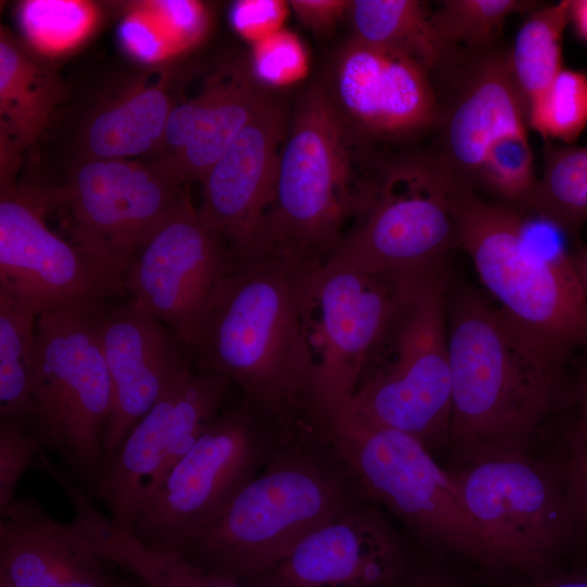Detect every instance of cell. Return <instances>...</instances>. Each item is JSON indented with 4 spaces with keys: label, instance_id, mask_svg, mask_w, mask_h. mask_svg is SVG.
Instances as JSON below:
<instances>
[{
    "label": "cell",
    "instance_id": "ab89813d",
    "mask_svg": "<svg viewBox=\"0 0 587 587\" xmlns=\"http://www.w3.org/2000/svg\"><path fill=\"white\" fill-rule=\"evenodd\" d=\"M289 5L302 25L323 35L348 15L351 0H292Z\"/></svg>",
    "mask_w": 587,
    "mask_h": 587
},
{
    "label": "cell",
    "instance_id": "4dcf8cb0",
    "mask_svg": "<svg viewBox=\"0 0 587 587\" xmlns=\"http://www.w3.org/2000/svg\"><path fill=\"white\" fill-rule=\"evenodd\" d=\"M533 152L526 130L501 137L490 149L480 171L475 192L524 213L536 184Z\"/></svg>",
    "mask_w": 587,
    "mask_h": 587
},
{
    "label": "cell",
    "instance_id": "b9f144b4",
    "mask_svg": "<svg viewBox=\"0 0 587 587\" xmlns=\"http://www.w3.org/2000/svg\"><path fill=\"white\" fill-rule=\"evenodd\" d=\"M409 587H464L436 562L425 559Z\"/></svg>",
    "mask_w": 587,
    "mask_h": 587
},
{
    "label": "cell",
    "instance_id": "6da1fadb",
    "mask_svg": "<svg viewBox=\"0 0 587 587\" xmlns=\"http://www.w3.org/2000/svg\"><path fill=\"white\" fill-rule=\"evenodd\" d=\"M314 273L272 255L238 266L188 352L195 369L227 378L291 436L333 438L337 421L307 329Z\"/></svg>",
    "mask_w": 587,
    "mask_h": 587
},
{
    "label": "cell",
    "instance_id": "74e56055",
    "mask_svg": "<svg viewBox=\"0 0 587 587\" xmlns=\"http://www.w3.org/2000/svg\"><path fill=\"white\" fill-rule=\"evenodd\" d=\"M120 37L134 57L147 62L177 50L161 24L143 5L122 23Z\"/></svg>",
    "mask_w": 587,
    "mask_h": 587
},
{
    "label": "cell",
    "instance_id": "9a60e30c",
    "mask_svg": "<svg viewBox=\"0 0 587 587\" xmlns=\"http://www.w3.org/2000/svg\"><path fill=\"white\" fill-rule=\"evenodd\" d=\"M238 265L189 196L147 240L123 277L128 299L159 319L184 341L193 333Z\"/></svg>",
    "mask_w": 587,
    "mask_h": 587
},
{
    "label": "cell",
    "instance_id": "f6af8a7d",
    "mask_svg": "<svg viewBox=\"0 0 587 587\" xmlns=\"http://www.w3.org/2000/svg\"><path fill=\"white\" fill-rule=\"evenodd\" d=\"M573 259L587 296V245L573 250Z\"/></svg>",
    "mask_w": 587,
    "mask_h": 587
},
{
    "label": "cell",
    "instance_id": "836d02e7",
    "mask_svg": "<svg viewBox=\"0 0 587 587\" xmlns=\"http://www.w3.org/2000/svg\"><path fill=\"white\" fill-rule=\"evenodd\" d=\"M91 21V7L78 1L36 0L21 8L27 36L35 46L47 50L73 45L90 28Z\"/></svg>",
    "mask_w": 587,
    "mask_h": 587
},
{
    "label": "cell",
    "instance_id": "8d00e7d4",
    "mask_svg": "<svg viewBox=\"0 0 587 587\" xmlns=\"http://www.w3.org/2000/svg\"><path fill=\"white\" fill-rule=\"evenodd\" d=\"M143 7L161 24L176 49L196 45L208 29V11L204 4L199 2L162 0L146 3Z\"/></svg>",
    "mask_w": 587,
    "mask_h": 587
},
{
    "label": "cell",
    "instance_id": "5b68a950",
    "mask_svg": "<svg viewBox=\"0 0 587 587\" xmlns=\"http://www.w3.org/2000/svg\"><path fill=\"white\" fill-rule=\"evenodd\" d=\"M447 268L403 280L379 339L390 361L367 372L338 427L388 428L417 439L433 455L448 446L451 374Z\"/></svg>",
    "mask_w": 587,
    "mask_h": 587
},
{
    "label": "cell",
    "instance_id": "3957f363",
    "mask_svg": "<svg viewBox=\"0 0 587 587\" xmlns=\"http://www.w3.org/2000/svg\"><path fill=\"white\" fill-rule=\"evenodd\" d=\"M369 499L334 438L292 440L216 517L170 553L247 586L310 533Z\"/></svg>",
    "mask_w": 587,
    "mask_h": 587
},
{
    "label": "cell",
    "instance_id": "7a4b0ae2",
    "mask_svg": "<svg viewBox=\"0 0 587 587\" xmlns=\"http://www.w3.org/2000/svg\"><path fill=\"white\" fill-rule=\"evenodd\" d=\"M458 245L527 355L562 375L587 346V296L553 224L448 185Z\"/></svg>",
    "mask_w": 587,
    "mask_h": 587
},
{
    "label": "cell",
    "instance_id": "d4e9b609",
    "mask_svg": "<svg viewBox=\"0 0 587 587\" xmlns=\"http://www.w3.org/2000/svg\"><path fill=\"white\" fill-rule=\"evenodd\" d=\"M172 86L171 74L164 73L101 105L84 126L80 159L154 157L175 101Z\"/></svg>",
    "mask_w": 587,
    "mask_h": 587
},
{
    "label": "cell",
    "instance_id": "ee69618b",
    "mask_svg": "<svg viewBox=\"0 0 587 587\" xmlns=\"http://www.w3.org/2000/svg\"><path fill=\"white\" fill-rule=\"evenodd\" d=\"M570 21L580 38L587 41V0L571 1Z\"/></svg>",
    "mask_w": 587,
    "mask_h": 587
},
{
    "label": "cell",
    "instance_id": "52a82bcc",
    "mask_svg": "<svg viewBox=\"0 0 587 587\" xmlns=\"http://www.w3.org/2000/svg\"><path fill=\"white\" fill-rule=\"evenodd\" d=\"M103 304L40 314L30 375L28 430L91 491L107 459L113 403L101 339Z\"/></svg>",
    "mask_w": 587,
    "mask_h": 587
},
{
    "label": "cell",
    "instance_id": "2e32d148",
    "mask_svg": "<svg viewBox=\"0 0 587 587\" xmlns=\"http://www.w3.org/2000/svg\"><path fill=\"white\" fill-rule=\"evenodd\" d=\"M428 74L403 54L350 36L330 57L321 84L349 143L401 141L438 123Z\"/></svg>",
    "mask_w": 587,
    "mask_h": 587
},
{
    "label": "cell",
    "instance_id": "ac0fdd59",
    "mask_svg": "<svg viewBox=\"0 0 587 587\" xmlns=\"http://www.w3.org/2000/svg\"><path fill=\"white\" fill-rule=\"evenodd\" d=\"M288 126L285 109L274 98L201 182L199 213L225 240L238 266L262 258L263 225Z\"/></svg>",
    "mask_w": 587,
    "mask_h": 587
},
{
    "label": "cell",
    "instance_id": "d6986e66",
    "mask_svg": "<svg viewBox=\"0 0 587 587\" xmlns=\"http://www.w3.org/2000/svg\"><path fill=\"white\" fill-rule=\"evenodd\" d=\"M101 339L113 392L108 457L192 364L176 333L128 298L103 304Z\"/></svg>",
    "mask_w": 587,
    "mask_h": 587
},
{
    "label": "cell",
    "instance_id": "1f68e13d",
    "mask_svg": "<svg viewBox=\"0 0 587 587\" xmlns=\"http://www.w3.org/2000/svg\"><path fill=\"white\" fill-rule=\"evenodd\" d=\"M527 123L545 138L576 140L587 125V76L563 68L528 105Z\"/></svg>",
    "mask_w": 587,
    "mask_h": 587
},
{
    "label": "cell",
    "instance_id": "7bdbcfd3",
    "mask_svg": "<svg viewBox=\"0 0 587 587\" xmlns=\"http://www.w3.org/2000/svg\"><path fill=\"white\" fill-rule=\"evenodd\" d=\"M517 587H587V570L570 573L557 571L532 578V582Z\"/></svg>",
    "mask_w": 587,
    "mask_h": 587
},
{
    "label": "cell",
    "instance_id": "30bf717a",
    "mask_svg": "<svg viewBox=\"0 0 587 587\" xmlns=\"http://www.w3.org/2000/svg\"><path fill=\"white\" fill-rule=\"evenodd\" d=\"M302 439L242 396L176 463L130 532L170 552L216 517L287 442Z\"/></svg>",
    "mask_w": 587,
    "mask_h": 587
},
{
    "label": "cell",
    "instance_id": "f546056e",
    "mask_svg": "<svg viewBox=\"0 0 587 587\" xmlns=\"http://www.w3.org/2000/svg\"><path fill=\"white\" fill-rule=\"evenodd\" d=\"M538 7L532 0H446L432 11V22L448 49L465 45L486 51L510 15L530 13Z\"/></svg>",
    "mask_w": 587,
    "mask_h": 587
},
{
    "label": "cell",
    "instance_id": "bcb514c9",
    "mask_svg": "<svg viewBox=\"0 0 587 587\" xmlns=\"http://www.w3.org/2000/svg\"><path fill=\"white\" fill-rule=\"evenodd\" d=\"M0 587H12L8 580L0 576Z\"/></svg>",
    "mask_w": 587,
    "mask_h": 587
},
{
    "label": "cell",
    "instance_id": "7c38bea8",
    "mask_svg": "<svg viewBox=\"0 0 587 587\" xmlns=\"http://www.w3.org/2000/svg\"><path fill=\"white\" fill-rule=\"evenodd\" d=\"M42 193L72 240L122 280L147 240L189 196L187 185L153 158L79 159L62 187Z\"/></svg>",
    "mask_w": 587,
    "mask_h": 587
},
{
    "label": "cell",
    "instance_id": "4fadbf2b",
    "mask_svg": "<svg viewBox=\"0 0 587 587\" xmlns=\"http://www.w3.org/2000/svg\"><path fill=\"white\" fill-rule=\"evenodd\" d=\"M48 213L35 188L1 191L0 289L37 316L96 307L124 296L110 267L46 224Z\"/></svg>",
    "mask_w": 587,
    "mask_h": 587
},
{
    "label": "cell",
    "instance_id": "d6a6232c",
    "mask_svg": "<svg viewBox=\"0 0 587 587\" xmlns=\"http://www.w3.org/2000/svg\"><path fill=\"white\" fill-rule=\"evenodd\" d=\"M114 562L148 587H246L210 574L177 554L150 548L134 536L117 546Z\"/></svg>",
    "mask_w": 587,
    "mask_h": 587
},
{
    "label": "cell",
    "instance_id": "5bb4252c",
    "mask_svg": "<svg viewBox=\"0 0 587 587\" xmlns=\"http://www.w3.org/2000/svg\"><path fill=\"white\" fill-rule=\"evenodd\" d=\"M232 383L193 366L142 416L104 462L93 495L128 530L176 463L224 410Z\"/></svg>",
    "mask_w": 587,
    "mask_h": 587
},
{
    "label": "cell",
    "instance_id": "cb8c5ba5",
    "mask_svg": "<svg viewBox=\"0 0 587 587\" xmlns=\"http://www.w3.org/2000/svg\"><path fill=\"white\" fill-rule=\"evenodd\" d=\"M65 96L53 65L30 45L0 33L1 191L14 187L23 152L41 135Z\"/></svg>",
    "mask_w": 587,
    "mask_h": 587
},
{
    "label": "cell",
    "instance_id": "4316f807",
    "mask_svg": "<svg viewBox=\"0 0 587 587\" xmlns=\"http://www.w3.org/2000/svg\"><path fill=\"white\" fill-rule=\"evenodd\" d=\"M37 315L0 289V422L28 427Z\"/></svg>",
    "mask_w": 587,
    "mask_h": 587
},
{
    "label": "cell",
    "instance_id": "e0dca14e",
    "mask_svg": "<svg viewBox=\"0 0 587 587\" xmlns=\"http://www.w3.org/2000/svg\"><path fill=\"white\" fill-rule=\"evenodd\" d=\"M424 560L369 499L310 533L246 587H409Z\"/></svg>",
    "mask_w": 587,
    "mask_h": 587
},
{
    "label": "cell",
    "instance_id": "277c9868",
    "mask_svg": "<svg viewBox=\"0 0 587 587\" xmlns=\"http://www.w3.org/2000/svg\"><path fill=\"white\" fill-rule=\"evenodd\" d=\"M447 322L452 397L448 446L460 454L523 448L548 416L562 375L527 355L488 295L448 286Z\"/></svg>",
    "mask_w": 587,
    "mask_h": 587
},
{
    "label": "cell",
    "instance_id": "e575fe53",
    "mask_svg": "<svg viewBox=\"0 0 587 587\" xmlns=\"http://www.w3.org/2000/svg\"><path fill=\"white\" fill-rule=\"evenodd\" d=\"M548 421L555 422L563 445L587 447V346L566 364Z\"/></svg>",
    "mask_w": 587,
    "mask_h": 587
},
{
    "label": "cell",
    "instance_id": "8fae6325",
    "mask_svg": "<svg viewBox=\"0 0 587 587\" xmlns=\"http://www.w3.org/2000/svg\"><path fill=\"white\" fill-rule=\"evenodd\" d=\"M334 444L367 496L398 517L424 551L457 554L499 573L457 483L417 439L388 428L342 426Z\"/></svg>",
    "mask_w": 587,
    "mask_h": 587
},
{
    "label": "cell",
    "instance_id": "8992f818",
    "mask_svg": "<svg viewBox=\"0 0 587 587\" xmlns=\"http://www.w3.org/2000/svg\"><path fill=\"white\" fill-rule=\"evenodd\" d=\"M349 145L322 84H311L297 100L279 151L262 257L309 272L327 263L359 210Z\"/></svg>",
    "mask_w": 587,
    "mask_h": 587
},
{
    "label": "cell",
    "instance_id": "44dd1931",
    "mask_svg": "<svg viewBox=\"0 0 587 587\" xmlns=\"http://www.w3.org/2000/svg\"><path fill=\"white\" fill-rule=\"evenodd\" d=\"M274 99L242 60L221 64L188 97L177 93L153 159L184 184H201L246 126Z\"/></svg>",
    "mask_w": 587,
    "mask_h": 587
},
{
    "label": "cell",
    "instance_id": "83f0119b",
    "mask_svg": "<svg viewBox=\"0 0 587 587\" xmlns=\"http://www.w3.org/2000/svg\"><path fill=\"white\" fill-rule=\"evenodd\" d=\"M525 214L540 217L573 238L587 220V146L552 147Z\"/></svg>",
    "mask_w": 587,
    "mask_h": 587
},
{
    "label": "cell",
    "instance_id": "7402d4cb",
    "mask_svg": "<svg viewBox=\"0 0 587 587\" xmlns=\"http://www.w3.org/2000/svg\"><path fill=\"white\" fill-rule=\"evenodd\" d=\"M526 121L509 54L483 51L440 121V143L432 157L437 171L449 185L475 191L490 149L507 134L526 130Z\"/></svg>",
    "mask_w": 587,
    "mask_h": 587
},
{
    "label": "cell",
    "instance_id": "f1b7e54d",
    "mask_svg": "<svg viewBox=\"0 0 587 587\" xmlns=\"http://www.w3.org/2000/svg\"><path fill=\"white\" fill-rule=\"evenodd\" d=\"M570 7L565 0L538 8L517 32L509 62L526 110L563 70L562 38Z\"/></svg>",
    "mask_w": 587,
    "mask_h": 587
},
{
    "label": "cell",
    "instance_id": "7dc6e473",
    "mask_svg": "<svg viewBox=\"0 0 587 587\" xmlns=\"http://www.w3.org/2000/svg\"><path fill=\"white\" fill-rule=\"evenodd\" d=\"M132 587H148L146 584H143L142 582L139 580L138 584H132Z\"/></svg>",
    "mask_w": 587,
    "mask_h": 587
},
{
    "label": "cell",
    "instance_id": "d590c367",
    "mask_svg": "<svg viewBox=\"0 0 587 587\" xmlns=\"http://www.w3.org/2000/svg\"><path fill=\"white\" fill-rule=\"evenodd\" d=\"M41 452L27 426L0 422V513L16 499L20 479Z\"/></svg>",
    "mask_w": 587,
    "mask_h": 587
},
{
    "label": "cell",
    "instance_id": "484cf974",
    "mask_svg": "<svg viewBox=\"0 0 587 587\" xmlns=\"http://www.w3.org/2000/svg\"><path fill=\"white\" fill-rule=\"evenodd\" d=\"M352 37L415 61L428 73L449 49L432 22L428 4L419 0H351Z\"/></svg>",
    "mask_w": 587,
    "mask_h": 587
},
{
    "label": "cell",
    "instance_id": "ffe728a7",
    "mask_svg": "<svg viewBox=\"0 0 587 587\" xmlns=\"http://www.w3.org/2000/svg\"><path fill=\"white\" fill-rule=\"evenodd\" d=\"M400 284L328 265L312 276L314 307L321 311L319 364L337 425L384 333Z\"/></svg>",
    "mask_w": 587,
    "mask_h": 587
},
{
    "label": "cell",
    "instance_id": "ba28073f",
    "mask_svg": "<svg viewBox=\"0 0 587 587\" xmlns=\"http://www.w3.org/2000/svg\"><path fill=\"white\" fill-rule=\"evenodd\" d=\"M448 470L500 572L540 577L578 541L560 461H538L523 448L461 454Z\"/></svg>",
    "mask_w": 587,
    "mask_h": 587
},
{
    "label": "cell",
    "instance_id": "f35d334b",
    "mask_svg": "<svg viewBox=\"0 0 587 587\" xmlns=\"http://www.w3.org/2000/svg\"><path fill=\"white\" fill-rule=\"evenodd\" d=\"M560 464L573 508L578 541L587 546V447L563 445Z\"/></svg>",
    "mask_w": 587,
    "mask_h": 587
},
{
    "label": "cell",
    "instance_id": "9c48e42d",
    "mask_svg": "<svg viewBox=\"0 0 587 587\" xmlns=\"http://www.w3.org/2000/svg\"><path fill=\"white\" fill-rule=\"evenodd\" d=\"M359 188L355 225L325 265L397 283L446 268L459 245L448 183L432 157L385 160Z\"/></svg>",
    "mask_w": 587,
    "mask_h": 587
},
{
    "label": "cell",
    "instance_id": "603a6c76",
    "mask_svg": "<svg viewBox=\"0 0 587 587\" xmlns=\"http://www.w3.org/2000/svg\"><path fill=\"white\" fill-rule=\"evenodd\" d=\"M0 576L12 587H132L103 569L71 522H57L30 495L0 513Z\"/></svg>",
    "mask_w": 587,
    "mask_h": 587
},
{
    "label": "cell",
    "instance_id": "60d3db41",
    "mask_svg": "<svg viewBox=\"0 0 587 587\" xmlns=\"http://www.w3.org/2000/svg\"><path fill=\"white\" fill-rule=\"evenodd\" d=\"M278 2L274 1H259L258 14H255L253 1L239 2L235 5L233 11V20L238 29L245 30L253 25L264 24L262 21L274 20L276 15H265L270 13H276Z\"/></svg>",
    "mask_w": 587,
    "mask_h": 587
}]
</instances>
